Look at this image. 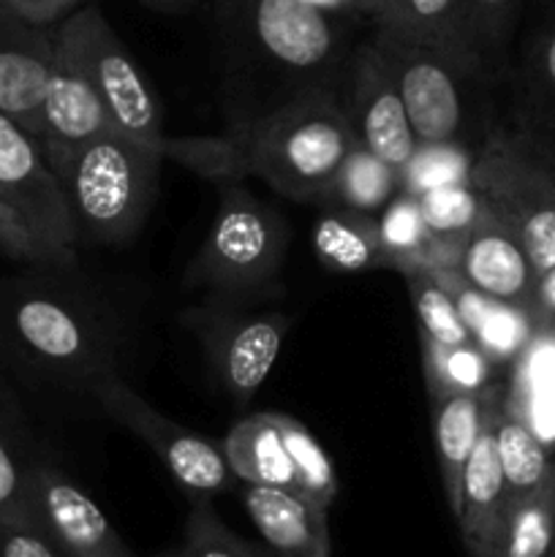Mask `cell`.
Here are the masks:
<instances>
[{"mask_svg":"<svg viewBox=\"0 0 555 557\" xmlns=\"http://www.w3.org/2000/svg\"><path fill=\"white\" fill-rule=\"evenodd\" d=\"M375 223H379V239L390 256L392 270L403 272L411 270V267H424V270L439 267V250H435L433 237L424 226L417 196L400 190L375 215Z\"/></svg>","mask_w":555,"mask_h":557,"instance_id":"f546056e","label":"cell"},{"mask_svg":"<svg viewBox=\"0 0 555 557\" xmlns=\"http://www.w3.org/2000/svg\"><path fill=\"white\" fill-rule=\"evenodd\" d=\"M38 457L0 406V520L33 528L30 479Z\"/></svg>","mask_w":555,"mask_h":557,"instance_id":"1f68e13d","label":"cell"},{"mask_svg":"<svg viewBox=\"0 0 555 557\" xmlns=\"http://www.w3.org/2000/svg\"><path fill=\"white\" fill-rule=\"evenodd\" d=\"M419 341H422L424 381L433 400L482 392L493 384L495 362L473 341L457 343V346H444L424 337Z\"/></svg>","mask_w":555,"mask_h":557,"instance_id":"f1b7e54d","label":"cell"},{"mask_svg":"<svg viewBox=\"0 0 555 557\" xmlns=\"http://www.w3.org/2000/svg\"><path fill=\"white\" fill-rule=\"evenodd\" d=\"M0 557H60V553L36 528L0 520Z\"/></svg>","mask_w":555,"mask_h":557,"instance_id":"74e56055","label":"cell"},{"mask_svg":"<svg viewBox=\"0 0 555 557\" xmlns=\"http://www.w3.org/2000/svg\"><path fill=\"white\" fill-rule=\"evenodd\" d=\"M223 455L234 479L259 487H278L288 493H299L297 471L288 457L283 435L278 430L275 411L250 413L239 419L223 438Z\"/></svg>","mask_w":555,"mask_h":557,"instance_id":"603a6c76","label":"cell"},{"mask_svg":"<svg viewBox=\"0 0 555 557\" xmlns=\"http://www.w3.org/2000/svg\"><path fill=\"white\" fill-rule=\"evenodd\" d=\"M180 319L199 337L221 389L237 403L261 389L292 324L281 313L234 315L210 305L185 310Z\"/></svg>","mask_w":555,"mask_h":557,"instance_id":"8fae6325","label":"cell"},{"mask_svg":"<svg viewBox=\"0 0 555 557\" xmlns=\"http://www.w3.org/2000/svg\"><path fill=\"white\" fill-rule=\"evenodd\" d=\"M553 557H555V555H553Z\"/></svg>","mask_w":555,"mask_h":557,"instance_id":"ee69618b","label":"cell"},{"mask_svg":"<svg viewBox=\"0 0 555 557\" xmlns=\"http://www.w3.org/2000/svg\"><path fill=\"white\" fill-rule=\"evenodd\" d=\"M156 557H275L267 544L248 542L229 531L210 506V500H194L183 542Z\"/></svg>","mask_w":555,"mask_h":557,"instance_id":"e575fe53","label":"cell"},{"mask_svg":"<svg viewBox=\"0 0 555 557\" xmlns=\"http://www.w3.org/2000/svg\"><path fill=\"white\" fill-rule=\"evenodd\" d=\"M286 243L288 228L275 210L243 185H223L205 245L185 270V288L218 297L259 292L281 270Z\"/></svg>","mask_w":555,"mask_h":557,"instance_id":"8992f818","label":"cell"},{"mask_svg":"<svg viewBox=\"0 0 555 557\" xmlns=\"http://www.w3.org/2000/svg\"><path fill=\"white\" fill-rule=\"evenodd\" d=\"M33 528L60 557H134L101 506L54 462L38 457L30 479Z\"/></svg>","mask_w":555,"mask_h":557,"instance_id":"7c38bea8","label":"cell"},{"mask_svg":"<svg viewBox=\"0 0 555 557\" xmlns=\"http://www.w3.org/2000/svg\"><path fill=\"white\" fill-rule=\"evenodd\" d=\"M341 16L313 0H221L229 125L308 92H341L357 49Z\"/></svg>","mask_w":555,"mask_h":557,"instance_id":"6da1fadb","label":"cell"},{"mask_svg":"<svg viewBox=\"0 0 555 557\" xmlns=\"http://www.w3.org/2000/svg\"><path fill=\"white\" fill-rule=\"evenodd\" d=\"M0 253L9 256L14 261H27V264L36 267H49L47 253L38 245V239L33 237L30 228L25 226L20 215H16L14 207L9 205V199L0 190Z\"/></svg>","mask_w":555,"mask_h":557,"instance_id":"8d00e7d4","label":"cell"},{"mask_svg":"<svg viewBox=\"0 0 555 557\" xmlns=\"http://www.w3.org/2000/svg\"><path fill=\"white\" fill-rule=\"evenodd\" d=\"M341 92H308L226 134L205 139H166L163 158L205 177L232 180L254 174L278 194L321 205L348 152L357 147Z\"/></svg>","mask_w":555,"mask_h":557,"instance_id":"7a4b0ae2","label":"cell"},{"mask_svg":"<svg viewBox=\"0 0 555 557\" xmlns=\"http://www.w3.org/2000/svg\"><path fill=\"white\" fill-rule=\"evenodd\" d=\"M495 449H498V462L501 471H504L509 500L522 498L531 490L542 487L555 473V460L550 457L544 441L533 433L526 419L509 411L504 400H501L498 413H495Z\"/></svg>","mask_w":555,"mask_h":557,"instance_id":"484cf974","label":"cell"},{"mask_svg":"<svg viewBox=\"0 0 555 557\" xmlns=\"http://www.w3.org/2000/svg\"><path fill=\"white\" fill-rule=\"evenodd\" d=\"M473 41L484 65L495 63L511 36L520 0H466Z\"/></svg>","mask_w":555,"mask_h":557,"instance_id":"d590c367","label":"cell"},{"mask_svg":"<svg viewBox=\"0 0 555 557\" xmlns=\"http://www.w3.org/2000/svg\"><path fill=\"white\" fill-rule=\"evenodd\" d=\"M85 0H0V14L20 16L33 25H54Z\"/></svg>","mask_w":555,"mask_h":557,"instance_id":"f35d334b","label":"cell"},{"mask_svg":"<svg viewBox=\"0 0 555 557\" xmlns=\"http://www.w3.org/2000/svg\"><path fill=\"white\" fill-rule=\"evenodd\" d=\"M555 555V473L522 498L509 500L495 557Z\"/></svg>","mask_w":555,"mask_h":557,"instance_id":"83f0119b","label":"cell"},{"mask_svg":"<svg viewBox=\"0 0 555 557\" xmlns=\"http://www.w3.org/2000/svg\"><path fill=\"white\" fill-rule=\"evenodd\" d=\"M498 384H490L482 392H468V395H449L433 400V435L435 455H439L441 484H444L446 504L455 517L460 504V482L462 471L468 466L479 433L484 428L490 406L498 397Z\"/></svg>","mask_w":555,"mask_h":557,"instance_id":"7402d4cb","label":"cell"},{"mask_svg":"<svg viewBox=\"0 0 555 557\" xmlns=\"http://www.w3.org/2000/svg\"><path fill=\"white\" fill-rule=\"evenodd\" d=\"M400 275L406 281L408 294H411L414 310H417L419 337L444 343V346L471 341V332H468L455 299H452V294L446 292V286L433 270L411 267V270H403Z\"/></svg>","mask_w":555,"mask_h":557,"instance_id":"4dcf8cb0","label":"cell"},{"mask_svg":"<svg viewBox=\"0 0 555 557\" xmlns=\"http://www.w3.org/2000/svg\"><path fill=\"white\" fill-rule=\"evenodd\" d=\"M0 190L47 253L52 270L76 261L74 221L58 174L47 163L38 139L0 112Z\"/></svg>","mask_w":555,"mask_h":557,"instance_id":"30bf717a","label":"cell"},{"mask_svg":"<svg viewBox=\"0 0 555 557\" xmlns=\"http://www.w3.org/2000/svg\"><path fill=\"white\" fill-rule=\"evenodd\" d=\"M471 183L488 210L520 237L533 267H555V158L509 125H490Z\"/></svg>","mask_w":555,"mask_h":557,"instance_id":"5b68a950","label":"cell"},{"mask_svg":"<svg viewBox=\"0 0 555 557\" xmlns=\"http://www.w3.org/2000/svg\"><path fill=\"white\" fill-rule=\"evenodd\" d=\"M477 147L468 141H439V145H419L411 161L400 169V190L422 196L444 185L468 183L477 161Z\"/></svg>","mask_w":555,"mask_h":557,"instance_id":"836d02e7","label":"cell"},{"mask_svg":"<svg viewBox=\"0 0 555 557\" xmlns=\"http://www.w3.org/2000/svg\"><path fill=\"white\" fill-rule=\"evenodd\" d=\"M92 397L103 413L139 435L156 451L174 482L194 500H210L212 495H221L232 487L234 473L223 455V446L158 413L118 373L92 386Z\"/></svg>","mask_w":555,"mask_h":557,"instance_id":"9c48e42d","label":"cell"},{"mask_svg":"<svg viewBox=\"0 0 555 557\" xmlns=\"http://www.w3.org/2000/svg\"><path fill=\"white\" fill-rule=\"evenodd\" d=\"M313 248L335 272L392 270L390 256L379 239V223L362 212L326 207L324 215L313 223Z\"/></svg>","mask_w":555,"mask_h":557,"instance_id":"cb8c5ba5","label":"cell"},{"mask_svg":"<svg viewBox=\"0 0 555 557\" xmlns=\"http://www.w3.org/2000/svg\"><path fill=\"white\" fill-rule=\"evenodd\" d=\"M501 400H504V392H498L490 406L460 482L455 522L471 557H495L506 509H509V493H506L504 471H501L498 449H495V413H498Z\"/></svg>","mask_w":555,"mask_h":557,"instance_id":"e0dca14e","label":"cell"},{"mask_svg":"<svg viewBox=\"0 0 555 557\" xmlns=\"http://www.w3.org/2000/svg\"><path fill=\"white\" fill-rule=\"evenodd\" d=\"M455 272L477 292L531 310L539 270L520 237L490 210L462 243Z\"/></svg>","mask_w":555,"mask_h":557,"instance_id":"2e32d148","label":"cell"},{"mask_svg":"<svg viewBox=\"0 0 555 557\" xmlns=\"http://www.w3.org/2000/svg\"><path fill=\"white\" fill-rule=\"evenodd\" d=\"M446 292L455 299L462 321H466L471 341L493 359L495 364H511L522 357L533 337L539 335V326L533 321L531 310L517 308V305L501 302L468 286L455 270H433Z\"/></svg>","mask_w":555,"mask_h":557,"instance_id":"d6986e66","label":"cell"},{"mask_svg":"<svg viewBox=\"0 0 555 557\" xmlns=\"http://www.w3.org/2000/svg\"><path fill=\"white\" fill-rule=\"evenodd\" d=\"M370 38L395 74L408 123L419 145H439V141L479 145L477 139H471V125H468L466 87L477 82L471 74H466L441 49L386 27H375Z\"/></svg>","mask_w":555,"mask_h":557,"instance_id":"ba28073f","label":"cell"},{"mask_svg":"<svg viewBox=\"0 0 555 557\" xmlns=\"http://www.w3.org/2000/svg\"><path fill=\"white\" fill-rule=\"evenodd\" d=\"M147 3H156V5H166V9H174V5L190 3V0H147Z\"/></svg>","mask_w":555,"mask_h":557,"instance_id":"7bdbcfd3","label":"cell"},{"mask_svg":"<svg viewBox=\"0 0 555 557\" xmlns=\"http://www.w3.org/2000/svg\"><path fill=\"white\" fill-rule=\"evenodd\" d=\"M0 354L27 373L92 392L112 373L107 326L90 302L36 277L0 281Z\"/></svg>","mask_w":555,"mask_h":557,"instance_id":"3957f363","label":"cell"},{"mask_svg":"<svg viewBox=\"0 0 555 557\" xmlns=\"http://www.w3.org/2000/svg\"><path fill=\"white\" fill-rule=\"evenodd\" d=\"M348 117L357 141L400 172L419 147L390 63L373 38L359 41L348 65Z\"/></svg>","mask_w":555,"mask_h":557,"instance_id":"4fadbf2b","label":"cell"},{"mask_svg":"<svg viewBox=\"0 0 555 557\" xmlns=\"http://www.w3.org/2000/svg\"><path fill=\"white\" fill-rule=\"evenodd\" d=\"M509 128L555 158V20L533 36L517 65Z\"/></svg>","mask_w":555,"mask_h":557,"instance_id":"ffe728a7","label":"cell"},{"mask_svg":"<svg viewBox=\"0 0 555 557\" xmlns=\"http://www.w3.org/2000/svg\"><path fill=\"white\" fill-rule=\"evenodd\" d=\"M397 194H400V172L357 145L341 163L321 205L375 218Z\"/></svg>","mask_w":555,"mask_h":557,"instance_id":"4316f807","label":"cell"},{"mask_svg":"<svg viewBox=\"0 0 555 557\" xmlns=\"http://www.w3.org/2000/svg\"><path fill=\"white\" fill-rule=\"evenodd\" d=\"M417 199L424 226H428L435 250H439V267H433V270H455L462 243L477 228V223L488 215V205H484L482 194L468 180V183L428 190Z\"/></svg>","mask_w":555,"mask_h":557,"instance_id":"d4e9b609","label":"cell"},{"mask_svg":"<svg viewBox=\"0 0 555 557\" xmlns=\"http://www.w3.org/2000/svg\"><path fill=\"white\" fill-rule=\"evenodd\" d=\"M313 3L324 5V9H330V11H341V14H354L351 0H313Z\"/></svg>","mask_w":555,"mask_h":557,"instance_id":"b9f144b4","label":"cell"},{"mask_svg":"<svg viewBox=\"0 0 555 557\" xmlns=\"http://www.w3.org/2000/svg\"><path fill=\"white\" fill-rule=\"evenodd\" d=\"M392 0H351V11L359 16H368L373 25H379L384 20V14L390 11Z\"/></svg>","mask_w":555,"mask_h":557,"instance_id":"60d3db41","label":"cell"},{"mask_svg":"<svg viewBox=\"0 0 555 557\" xmlns=\"http://www.w3.org/2000/svg\"><path fill=\"white\" fill-rule=\"evenodd\" d=\"M375 27L441 49L473 79L488 69L473 41L466 0H392L390 11Z\"/></svg>","mask_w":555,"mask_h":557,"instance_id":"44dd1931","label":"cell"},{"mask_svg":"<svg viewBox=\"0 0 555 557\" xmlns=\"http://www.w3.org/2000/svg\"><path fill=\"white\" fill-rule=\"evenodd\" d=\"M275 422L283 435V444L288 449V457L294 462V471H297L299 493L310 504L326 511L337 495V476L330 455H326L324 446L313 438V433L299 419L286 417V413H275Z\"/></svg>","mask_w":555,"mask_h":557,"instance_id":"d6a6232c","label":"cell"},{"mask_svg":"<svg viewBox=\"0 0 555 557\" xmlns=\"http://www.w3.org/2000/svg\"><path fill=\"white\" fill-rule=\"evenodd\" d=\"M114 131L112 117L103 109L90 76L79 65V60L54 38L52 71L44 98V136L41 150L47 163L54 161L87 141Z\"/></svg>","mask_w":555,"mask_h":557,"instance_id":"9a60e30c","label":"cell"},{"mask_svg":"<svg viewBox=\"0 0 555 557\" xmlns=\"http://www.w3.org/2000/svg\"><path fill=\"white\" fill-rule=\"evenodd\" d=\"M54 58V25L0 14V112L41 145L44 98Z\"/></svg>","mask_w":555,"mask_h":557,"instance_id":"5bb4252c","label":"cell"},{"mask_svg":"<svg viewBox=\"0 0 555 557\" xmlns=\"http://www.w3.org/2000/svg\"><path fill=\"white\" fill-rule=\"evenodd\" d=\"M54 38L79 60L85 74L90 76L103 109L112 117L114 131L145 145L161 147V107L150 79L112 30L107 16L96 5L74 9L54 22Z\"/></svg>","mask_w":555,"mask_h":557,"instance_id":"52a82bcc","label":"cell"},{"mask_svg":"<svg viewBox=\"0 0 555 557\" xmlns=\"http://www.w3.org/2000/svg\"><path fill=\"white\" fill-rule=\"evenodd\" d=\"M243 504L275 557H332L326 511L303 495L245 484Z\"/></svg>","mask_w":555,"mask_h":557,"instance_id":"ac0fdd59","label":"cell"},{"mask_svg":"<svg viewBox=\"0 0 555 557\" xmlns=\"http://www.w3.org/2000/svg\"><path fill=\"white\" fill-rule=\"evenodd\" d=\"M161 161V147L109 131L52 163L79 245H125L141 232L158 194Z\"/></svg>","mask_w":555,"mask_h":557,"instance_id":"277c9868","label":"cell"},{"mask_svg":"<svg viewBox=\"0 0 555 557\" xmlns=\"http://www.w3.org/2000/svg\"><path fill=\"white\" fill-rule=\"evenodd\" d=\"M531 315L536 321L539 332H555V267L539 272Z\"/></svg>","mask_w":555,"mask_h":557,"instance_id":"ab89813d","label":"cell"}]
</instances>
